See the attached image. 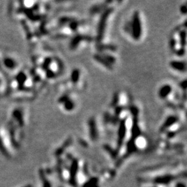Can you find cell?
I'll use <instances>...</instances> for the list:
<instances>
[{
    "label": "cell",
    "instance_id": "1",
    "mask_svg": "<svg viewBox=\"0 0 187 187\" xmlns=\"http://www.w3.org/2000/svg\"><path fill=\"white\" fill-rule=\"evenodd\" d=\"M6 65L8 66V67H10V68H12V67H13V65H14V62L12 60H10V59H8V60H6Z\"/></svg>",
    "mask_w": 187,
    "mask_h": 187
},
{
    "label": "cell",
    "instance_id": "2",
    "mask_svg": "<svg viewBox=\"0 0 187 187\" xmlns=\"http://www.w3.org/2000/svg\"><path fill=\"white\" fill-rule=\"evenodd\" d=\"M24 187H32L31 186V185H27V186H25Z\"/></svg>",
    "mask_w": 187,
    "mask_h": 187
}]
</instances>
